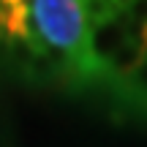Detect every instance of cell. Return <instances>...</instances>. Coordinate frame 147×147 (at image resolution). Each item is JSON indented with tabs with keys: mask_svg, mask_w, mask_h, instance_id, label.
<instances>
[{
	"mask_svg": "<svg viewBox=\"0 0 147 147\" xmlns=\"http://www.w3.org/2000/svg\"><path fill=\"white\" fill-rule=\"evenodd\" d=\"M128 41H131V38H128L125 11L93 22V27H90V38H87V52H90V60H93V65H95V71H98L101 82H104L106 65L112 63V57H115ZM101 82H98V87H101Z\"/></svg>",
	"mask_w": 147,
	"mask_h": 147,
	"instance_id": "2",
	"label": "cell"
},
{
	"mask_svg": "<svg viewBox=\"0 0 147 147\" xmlns=\"http://www.w3.org/2000/svg\"><path fill=\"white\" fill-rule=\"evenodd\" d=\"M30 19L44 52L57 60L63 87L82 93L95 90L101 82L87 52L90 11L84 0H30Z\"/></svg>",
	"mask_w": 147,
	"mask_h": 147,
	"instance_id": "1",
	"label": "cell"
}]
</instances>
